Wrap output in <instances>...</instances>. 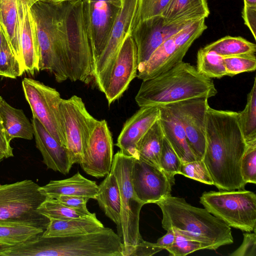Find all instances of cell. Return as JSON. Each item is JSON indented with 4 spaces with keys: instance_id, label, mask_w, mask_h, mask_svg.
Wrapping results in <instances>:
<instances>
[{
    "instance_id": "obj_1",
    "label": "cell",
    "mask_w": 256,
    "mask_h": 256,
    "mask_svg": "<svg viewBox=\"0 0 256 256\" xmlns=\"http://www.w3.org/2000/svg\"><path fill=\"white\" fill-rule=\"evenodd\" d=\"M206 147L202 160L219 190L244 189L240 164L246 146L238 120V112L208 107Z\"/></svg>"
},
{
    "instance_id": "obj_2",
    "label": "cell",
    "mask_w": 256,
    "mask_h": 256,
    "mask_svg": "<svg viewBox=\"0 0 256 256\" xmlns=\"http://www.w3.org/2000/svg\"><path fill=\"white\" fill-rule=\"evenodd\" d=\"M120 236L108 228L77 236H36L18 246L0 250V256H123Z\"/></svg>"
},
{
    "instance_id": "obj_3",
    "label": "cell",
    "mask_w": 256,
    "mask_h": 256,
    "mask_svg": "<svg viewBox=\"0 0 256 256\" xmlns=\"http://www.w3.org/2000/svg\"><path fill=\"white\" fill-rule=\"evenodd\" d=\"M135 100L140 107L164 106L218 92L213 80L183 61L158 76L142 80Z\"/></svg>"
},
{
    "instance_id": "obj_4",
    "label": "cell",
    "mask_w": 256,
    "mask_h": 256,
    "mask_svg": "<svg viewBox=\"0 0 256 256\" xmlns=\"http://www.w3.org/2000/svg\"><path fill=\"white\" fill-rule=\"evenodd\" d=\"M160 208L162 228H173L206 246L207 250L233 243L230 227L204 208L188 204L182 198L172 196L156 202Z\"/></svg>"
},
{
    "instance_id": "obj_5",
    "label": "cell",
    "mask_w": 256,
    "mask_h": 256,
    "mask_svg": "<svg viewBox=\"0 0 256 256\" xmlns=\"http://www.w3.org/2000/svg\"><path fill=\"white\" fill-rule=\"evenodd\" d=\"M64 2L37 0L30 7L39 46V70L49 72L58 82L69 78L63 22Z\"/></svg>"
},
{
    "instance_id": "obj_6",
    "label": "cell",
    "mask_w": 256,
    "mask_h": 256,
    "mask_svg": "<svg viewBox=\"0 0 256 256\" xmlns=\"http://www.w3.org/2000/svg\"><path fill=\"white\" fill-rule=\"evenodd\" d=\"M82 0L64 2V28L68 79L88 84L93 80L94 60L85 24Z\"/></svg>"
},
{
    "instance_id": "obj_7",
    "label": "cell",
    "mask_w": 256,
    "mask_h": 256,
    "mask_svg": "<svg viewBox=\"0 0 256 256\" xmlns=\"http://www.w3.org/2000/svg\"><path fill=\"white\" fill-rule=\"evenodd\" d=\"M135 158L118 152L110 171L118 182L121 200V228L118 234L123 246V256H130L134 247L144 240L139 230L140 214L144 204L136 197L132 186V170Z\"/></svg>"
},
{
    "instance_id": "obj_8",
    "label": "cell",
    "mask_w": 256,
    "mask_h": 256,
    "mask_svg": "<svg viewBox=\"0 0 256 256\" xmlns=\"http://www.w3.org/2000/svg\"><path fill=\"white\" fill-rule=\"evenodd\" d=\"M32 180L0 184V222L32 224L46 230L50 220L38 208L46 198Z\"/></svg>"
},
{
    "instance_id": "obj_9",
    "label": "cell",
    "mask_w": 256,
    "mask_h": 256,
    "mask_svg": "<svg viewBox=\"0 0 256 256\" xmlns=\"http://www.w3.org/2000/svg\"><path fill=\"white\" fill-rule=\"evenodd\" d=\"M200 202L230 227L246 232L256 228V195L244 189L204 192Z\"/></svg>"
},
{
    "instance_id": "obj_10",
    "label": "cell",
    "mask_w": 256,
    "mask_h": 256,
    "mask_svg": "<svg viewBox=\"0 0 256 256\" xmlns=\"http://www.w3.org/2000/svg\"><path fill=\"white\" fill-rule=\"evenodd\" d=\"M24 95L32 117L36 118L48 132L65 147V138L60 104L62 98L55 89L30 78L22 81Z\"/></svg>"
},
{
    "instance_id": "obj_11",
    "label": "cell",
    "mask_w": 256,
    "mask_h": 256,
    "mask_svg": "<svg viewBox=\"0 0 256 256\" xmlns=\"http://www.w3.org/2000/svg\"><path fill=\"white\" fill-rule=\"evenodd\" d=\"M60 106L65 148L72 165L80 164L84 146L96 119L88 112L82 99L76 96L62 98Z\"/></svg>"
},
{
    "instance_id": "obj_12",
    "label": "cell",
    "mask_w": 256,
    "mask_h": 256,
    "mask_svg": "<svg viewBox=\"0 0 256 256\" xmlns=\"http://www.w3.org/2000/svg\"><path fill=\"white\" fill-rule=\"evenodd\" d=\"M208 98H196L164 105L180 122L188 144L196 160H202L206 150V118Z\"/></svg>"
},
{
    "instance_id": "obj_13",
    "label": "cell",
    "mask_w": 256,
    "mask_h": 256,
    "mask_svg": "<svg viewBox=\"0 0 256 256\" xmlns=\"http://www.w3.org/2000/svg\"><path fill=\"white\" fill-rule=\"evenodd\" d=\"M138 67L136 46L130 34L122 44L100 90L109 106L122 96L136 77Z\"/></svg>"
},
{
    "instance_id": "obj_14",
    "label": "cell",
    "mask_w": 256,
    "mask_h": 256,
    "mask_svg": "<svg viewBox=\"0 0 256 256\" xmlns=\"http://www.w3.org/2000/svg\"><path fill=\"white\" fill-rule=\"evenodd\" d=\"M112 134L106 120H96L83 148L80 164L88 174L96 178L110 172L114 158Z\"/></svg>"
},
{
    "instance_id": "obj_15",
    "label": "cell",
    "mask_w": 256,
    "mask_h": 256,
    "mask_svg": "<svg viewBox=\"0 0 256 256\" xmlns=\"http://www.w3.org/2000/svg\"><path fill=\"white\" fill-rule=\"evenodd\" d=\"M138 2L139 0H122L120 12L108 42L94 66L93 80L99 90L122 44L131 34Z\"/></svg>"
},
{
    "instance_id": "obj_16",
    "label": "cell",
    "mask_w": 256,
    "mask_h": 256,
    "mask_svg": "<svg viewBox=\"0 0 256 256\" xmlns=\"http://www.w3.org/2000/svg\"><path fill=\"white\" fill-rule=\"evenodd\" d=\"M82 2L84 17L94 66L106 47L121 6L103 2Z\"/></svg>"
},
{
    "instance_id": "obj_17",
    "label": "cell",
    "mask_w": 256,
    "mask_h": 256,
    "mask_svg": "<svg viewBox=\"0 0 256 256\" xmlns=\"http://www.w3.org/2000/svg\"><path fill=\"white\" fill-rule=\"evenodd\" d=\"M132 180L136 197L145 204L156 203L170 195L174 178L160 168L135 158Z\"/></svg>"
},
{
    "instance_id": "obj_18",
    "label": "cell",
    "mask_w": 256,
    "mask_h": 256,
    "mask_svg": "<svg viewBox=\"0 0 256 256\" xmlns=\"http://www.w3.org/2000/svg\"><path fill=\"white\" fill-rule=\"evenodd\" d=\"M196 20L166 22L160 15L141 21L134 26L131 36L136 46L138 65L145 62L166 40Z\"/></svg>"
},
{
    "instance_id": "obj_19",
    "label": "cell",
    "mask_w": 256,
    "mask_h": 256,
    "mask_svg": "<svg viewBox=\"0 0 256 256\" xmlns=\"http://www.w3.org/2000/svg\"><path fill=\"white\" fill-rule=\"evenodd\" d=\"M160 118L158 106H146L140 108L124 123L116 146L124 154L138 158V142Z\"/></svg>"
},
{
    "instance_id": "obj_20",
    "label": "cell",
    "mask_w": 256,
    "mask_h": 256,
    "mask_svg": "<svg viewBox=\"0 0 256 256\" xmlns=\"http://www.w3.org/2000/svg\"><path fill=\"white\" fill-rule=\"evenodd\" d=\"M31 122L36 146L42 154L43 162L49 169L64 174H68L72 165L66 148L36 118L32 117Z\"/></svg>"
},
{
    "instance_id": "obj_21",
    "label": "cell",
    "mask_w": 256,
    "mask_h": 256,
    "mask_svg": "<svg viewBox=\"0 0 256 256\" xmlns=\"http://www.w3.org/2000/svg\"><path fill=\"white\" fill-rule=\"evenodd\" d=\"M184 56L176 48L172 36L145 62L138 65L136 77L142 80L154 78L182 62Z\"/></svg>"
},
{
    "instance_id": "obj_22",
    "label": "cell",
    "mask_w": 256,
    "mask_h": 256,
    "mask_svg": "<svg viewBox=\"0 0 256 256\" xmlns=\"http://www.w3.org/2000/svg\"><path fill=\"white\" fill-rule=\"evenodd\" d=\"M35 0H22L20 48L22 63L24 72L34 74L39 72V46L30 7Z\"/></svg>"
},
{
    "instance_id": "obj_23",
    "label": "cell",
    "mask_w": 256,
    "mask_h": 256,
    "mask_svg": "<svg viewBox=\"0 0 256 256\" xmlns=\"http://www.w3.org/2000/svg\"><path fill=\"white\" fill-rule=\"evenodd\" d=\"M98 190V186L96 182L86 178L79 172L68 178L50 180L39 188L42 194L52 198L64 195L96 199Z\"/></svg>"
},
{
    "instance_id": "obj_24",
    "label": "cell",
    "mask_w": 256,
    "mask_h": 256,
    "mask_svg": "<svg viewBox=\"0 0 256 256\" xmlns=\"http://www.w3.org/2000/svg\"><path fill=\"white\" fill-rule=\"evenodd\" d=\"M159 119L164 138L182 162L196 160L186 140L184 129L172 111L166 106H159Z\"/></svg>"
},
{
    "instance_id": "obj_25",
    "label": "cell",
    "mask_w": 256,
    "mask_h": 256,
    "mask_svg": "<svg viewBox=\"0 0 256 256\" xmlns=\"http://www.w3.org/2000/svg\"><path fill=\"white\" fill-rule=\"evenodd\" d=\"M22 13V0H0L2 31L10 49L22 66L20 48Z\"/></svg>"
},
{
    "instance_id": "obj_26",
    "label": "cell",
    "mask_w": 256,
    "mask_h": 256,
    "mask_svg": "<svg viewBox=\"0 0 256 256\" xmlns=\"http://www.w3.org/2000/svg\"><path fill=\"white\" fill-rule=\"evenodd\" d=\"M0 120L6 138L10 142L15 138L33 139L32 123L24 111L12 107L2 96L0 98Z\"/></svg>"
},
{
    "instance_id": "obj_27",
    "label": "cell",
    "mask_w": 256,
    "mask_h": 256,
    "mask_svg": "<svg viewBox=\"0 0 256 256\" xmlns=\"http://www.w3.org/2000/svg\"><path fill=\"white\" fill-rule=\"evenodd\" d=\"M95 213L79 218L64 220H50L42 234L44 237H63L90 233L104 228Z\"/></svg>"
},
{
    "instance_id": "obj_28",
    "label": "cell",
    "mask_w": 256,
    "mask_h": 256,
    "mask_svg": "<svg viewBox=\"0 0 256 256\" xmlns=\"http://www.w3.org/2000/svg\"><path fill=\"white\" fill-rule=\"evenodd\" d=\"M96 199L105 214L116 224L118 234L121 228V200L116 178L112 171L98 186Z\"/></svg>"
},
{
    "instance_id": "obj_29",
    "label": "cell",
    "mask_w": 256,
    "mask_h": 256,
    "mask_svg": "<svg viewBox=\"0 0 256 256\" xmlns=\"http://www.w3.org/2000/svg\"><path fill=\"white\" fill-rule=\"evenodd\" d=\"M210 10L206 0H170L162 14L166 22L207 18Z\"/></svg>"
},
{
    "instance_id": "obj_30",
    "label": "cell",
    "mask_w": 256,
    "mask_h": 256,
    "mask_svg": "<svg viewBox=\"0 0 256 256\" xmlns=\"http://www.w3.org/2000/svg\"><path fill=\"white\" fill-rule=\"evenodd\" d=\"M44 230L24 223L0 222V250L22 244L42 234Z\"/></svg>"
},
{
    "instance_id": "obj_31",
    "label": "cell",
    "mask_w": 256,
    "mask_h": 256,
    "mask_svg": "<svg viewBox=\"0 0 256 256\" xmlns=\"http://www.w3.org/2000/svg\"><path fill=\"white\" fill-rule=\"evenodd\" d=\"M164 135L159 120L151 126L136 144L138 158L160 168V156Z\"/></svg>"
},
{
    "instance_id": "obj_32",
    "label": "cell",
    "mask_w": 256,
    "mask_h": 256,
    "mask_svg": "<svg viewBox=\"0 0 256 256\" xmlns=\"http://www.w3.org/2000/svg\"><path fill=\"white\" fill-rule=\"evenodd\" d=\"M223 58L246 54H256V45L240 36H226L202 48Z\"/></svg>"
},
{
    "instance_id": "obj_33",
    "label": "cell",
    "mask_w": 256,
    "mask_h": 256,
    "mask_svg": "<svg viewBox=\"0 0 256 256\" xmlns=\"http://www.w3.org/2000/svg\"><path fill=\"white\" fill-rule=\"evenodd\" d=\"M238 120L246 143L256 140V78L244 108L238 112Z\"/></svg>"
},
{
    "instance_id": "obj_34",
    "label": "cell",
    "mask_w": 256,
    "mask_h": 256,
    "mask_svg": "<svg viewBox=\"0 0 256 256\" xmlns=\"http://www.w3.org/2000/svg\"><path fill=\"white\" fill-rule=\"evenodd\" d=\"M196 68L200 74L210 78H220L226 76L224 58L202 48L198 52Z\"/></svg>"
},
{
    "instance_id": "obj_35",
    "label": "cell",
    "mask_w": 256,
    "mask_h": 256,
    "mask_svg": "<svg viewBox=\"0 0 256 256\" xmlns=\"http://www.w3.org/2000/svg\"><path fill=\"white\" fill-rule=\"evenodd\" d=\"M38 210L49 220H64L90 216L88 214L68 207L56 199L46 198L38 208Z\"/></svg>"
},
{
    "instance_id": "obj_36",
    "label": "cell",
    "mask_w": 256,
    "mask_h": 256,
    "mask_svg": "<svg viewBox=\"0 0 256 256\" xmlns=\"http://www.w3.org/2000/svg\"><path fill=\"white\" fill-rule=\"evenodd\" d=\"M206 28L205 18L196 20L189 24L172 36L176 48L186 55L194 42L201 36Z\"/></svg>"
},
{
    "instance_id": "obj_37",
    "label": "cell",
    "mask_w": 256,
    "mask_h": 256,
    "mask_svg": "<svg viewBox=\"0 0 256 256\" xmlns=\"http://www.w3.org/2000/svg\"><path fill=\"white\" fill-rule=\"evenodd\" d=\"M24 72L22 66L10 49L4 34L0 48V76L16 78Z\"/></svg>"
},
{
    "instance_id": "obj_38",
    "label": "cell",
    "mask_w": 256,
    "mask_h": 256,
    "mask_svg": "<svg viewBox=\"0 0 256 256\" xmlns=\"http://www.w3.org/2000/svg\"><path fill=\"white\" fill-rule=\"evenodd\" d=\"M224 62L226 76H233L244 72H253L256 69L255 54L224 57Z\"/></svg>"
},
{
    "instance_id": "obj_39",
    "label": "cell",
    "mask_w": 256,
    "mask_h": 256,
    "mask_svg": "<svg viewBox=\"0 0 256 256\" xmlns=\"http://www.w3.org/2000/svg\"><path fill=\"white\" fill-rule=\"evenodd\" d=\"M173 229L175 235L174 240L172 245L166 249L170 255L185 256L200 250H207L206 246L202 242L190 238Z\"/></svg>"
},
{
    "instance_id": "obj_40",
    "label": "cell",
    "mask_w": 256,
    "mask_h": 256,
    "mask_svg": "<svg viewBox=\"0 0 256 256\" xmlns=\"http://www.w3.org/2000/svg\"><path fill=\"white\" fill-rule=\"evenodd\" d=\"M240 172L246 184H256V140L246 143L241 160Z\"/></svg>"
},
{
    "instance_id": "obj_41",
    "label": "cell",
    "mask_w": 256,
    "mask_h": 256,
    "mask_svg": "<svg viewBox=\"0 0 256 256\" xmlns=\"http://www.w3.org/2000/svg\"><path fill=\"white\" fill-rule=\"evenodd\" d=\"M182 162L178 154L164 136L160 156V168L169 175L174 176L179 174Z\"/></svg>"
},
{
    "instance_id": "obj_42",
    "label": "cell",
    "mask_w": 256,
    "mask_h": 256,
    "mask_svg": "<svg viewBox=\"0 0 256 256\" xmlns=\"http://www.w3.org/2000/svg\"><path fill=\"white\" fill-rule=\"evenodd\" d=\"M170 1V0H139L134 26L141 21L162 15Z\"/></svg>"
},
{
    "instance_id": "obj_43",
    "label": "cell",
    "mask_w": 256,
    "mask_h": 256,
    "mask_svg": "<svg viewBox=\"0 0 256 256\" xmlns=\"http://www.w3.org/2000/svg\"><path fill=\"white\" fill-rule=\"evenodd\" d=\"M178 174L205 184L213 185V181L202 160L182 162Z\"/></svg>"
},
{
    "instance_id": "obj_44",
    "label": "cell",
    "mask_w": 256,
    "mask_h": 256,
    "mask_svg": "<svg viewBox=\"0 0 256 256\" xmlns=\"http://www.w3.org/2000/svg\"><path fill=\"white\" fill-rule=\"evenodd\" d=\"M243 235L244 240L242 244L230 256H256V230L254 232H246Z\"/></svg>"
},
{
    "instance_id": "obj_45",
    "label": "cell",
    "mask_w": 256,
    "mask_h": 256,
    "mask_svg": "<svg viewBox=\"0 0 256 256\" xmlns=\"http://www.w3.org/2000/svg\"><path fill=\"white\" fill-rule=\"evenodd\" d=\"M56 199L62 204L73 209L90 214L86 207V204L90 199L86 197L60 195L56 196Z\"/></svg>"
},
{
    "instance_id": "obj_46",
    "label": "cell",
    "mask_w": 256,
    "mask_h": 256,
    "mask_svg": "<svg viewBox=\"0 0 256 256\" xmlns=\"http://www.w3.org/2000/svg\"><path fill=\"white\" fill-rule=\"evenodd\" d=\"M162 250L156 243L143 240L134 247L130 256H150L154 255Z\"/></svg>"
},
{
    "instance_id": "obj_47",
    "label": "cell",
    "mask_w": 256,
    "mask_h": 256,
    "mask_svg": "<svg viewBox=\"0 0 256 256\" xmlns=\"http://www.w3.org/2000/svg\"><path fill=\"white\" fill-rule=\"evenodd\" d=\"M242 17L244 24L250 30L254 40H256V6L244 4Z\"/></svg>"
},
{
    "instance_id": "obj_48",
    "label": "cell",
    "mask_w": 256,
    "mask_h": 256,
    "mask_svg": "<svg viewBox=\"0 0 256 256\" xmlns=\"http://www.w3.org/2000/svg\"><path fill=\"white\" fill-rule=\"evenodd\" d=\"M0 154L5 158L13 157V148L10 145V142L7 140L4 130L0 120Z\"/></svg>"
},
{
    "instance_id": "obj_49",
    "label": "cell",
    "mask_w": 256,
    "mask_h": 256,
    "mask_svg": "<svg viewBox=\"0 0 256 256\" xmlns=\"http://www.w3.org/2000/svg\"><path fill=\"white\" fill-rule=\"evenodd\" d=\"M167 232L162 237L158 238L156 244L163 250H166L170 246L174 240V232L172 228H168Z\"/></svg>"
},
{
    "instance_id": "obj_50",
    "label": "cell",
    "mask_w": 256,
    "mask_h": 256,
    "mask_svg": "<svg viewBox=\"0 0 256 256\" xmlns=\"http://www.w3.org/2000/svg\"><path fill=\"white\" fill-rule=\"evenodd\" d=\"M92 2H103L121 6L122 0H88Z\"/></svg>"
},
{
    "instance_id": "obj_51",
    "label": "cell",
    "mask_w": 256,
    "mask_h": 256,
    "mask_svg": "<svg viewBox=\"0 0 256 256\" xmlns=\"http://www.w3.org/2000/svg\"><path fill=\"white\" fill-rule=\"evenodd\" d=\"M244 4L256 6V0H244Z\"/></svg>"
},
{
    "instance_id": "obj_52",
    "label": "cell",
    "mask_w": 256,
    "mask_h": 256,
    "mask_svg": "<svg viewBox=\"0 0 256 256\" xmlns=\"http://www.w3.org/2000/svg\"><path fill=\"white\" fill-rule=\"evenodd\" d=\"M49 2H54V3H61L68 1L74 0H48Z\"/></svg>"
},
{
    "instance_id": "obj_53",
    "label": "cell",
    "mask_w": 256,
    "mask_h": 256,
    "mask_svg": "<svg viewBox=\"0 0 256 256\" xmlns=\"http://www.w3.org/2000/svg\"><path fill=\"white\" fill-rule=\"evenodd\" d=\"M3 37H4V33L2 31L0 25V48L2 46V42L3 40Z\"/></svg>"
},
{
    "instance_id": "obj_54",
    "label": "cell",
    "mask_w": 256,
    "mask_h": 256,
    "mask_svg": "<svg viewBox=\"0 0 256 256\" xmlns=\"http://www.w3.org/2000/svg\"><path fill=\"white\" fill-rule=\"evenodd\" d=\"M4 158H5L3 156L0 154V162L2 161Z\"/></svg>"
},
{
    "instance_id": "obj_55",
    "label": "cell",
    "mask_w": 256,
    "mask_h": 256,
    "mask_svg": "<svg viewBox=\"0 0 256 256\" xmlns=\"http://www.w3.org/2000/svg\"></svg>"
},
{
    "instance_id": "obj_56",
    "label": "cell",
    "mask_w": 256,
    "mask_h": 256,
    "mask_svg": "<svg viewBox=\"0 0 256 256\" xmlns=\"http://www.w3.org/2000/svg\"></svg>"
}]
</instances>
